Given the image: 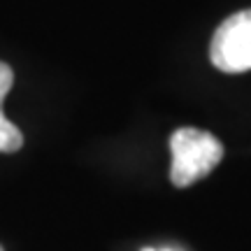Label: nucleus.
Wrapping results in <instances>:
<instances>
[{
  "mask_svg": "<svg viewBox=\"0 0 251 251\" xmlns=\"http://www.w3.org/2000/svg\"><path fill=\"white\" fill-rule=\"evenodd\" d=\"M170 181L177 188H186L205 179L224 158V144L200 128H177L170 137Z\"/></svg>",
  "mask_w": 251,
  "mask_h": 251,
  "instance_id": "nucleus-1",
  "label": "nucleus"
},
{
  "mask_svg": "<svg viewBox=\"0 0 251 251\" xmlns=\"http://www.w3.org/2000/svg\"><path fill=\"white\" fill-rule=\"evenodd\" d=\"M209 61L226 75L251 70V9L235 12L216 28L209 45Z\"/></svg>",
  "mask_w": 251,
  "mask_h": 251,
  "instance_id": "nucleus-2",
  "label": "nucleus"
},
{
  "mask_svg": "<svg viewBox=\"0 0 251 251\" xmlns=\"http://www.w3.org/2000/svg\"><path fill=\"white\" fill-rule=\"evenodd\" d=\"M21 147H24V135H21V130H19L17 126L5 117V112L0 107V151L14 153Z\"/></svg>",
  "mask_w": 251,
  "mask_h": 251,
  "instance_id": "nucleus-3",
  "label": "nucleus"
},
{
  "mask_svg": "<svg viewBox=\"0 0 251 251\" xmlns=\"http://www.w3.org/2000/svg\"><path fill=\"white\" fill-rule=\"evenodd\" d=\"M12 84H14V72H12V68H9L7 63L0 61V102L7 98Z\"/></svg>",
  "mask_w": 251,
  "mask_h": 251,
  "instance_id": "nucleus-4",
  "label": "nucleus"
},
{
  "mask_svg": "<svg viewBox=\"0 0 251 251\" xmlns=\"http://www.w3.org/2000/svg\"><path fill=\"white\" fill-rule=\"evenodd\" d=\"M147 251H151V249H147ZM163 251H172V249H163Z\"/></svg>",
  "mask_w": 251,
  "mask_h": 251,
  "instance_id": "nucleus-5",
  "label": "nucleus"
},
{
  "mask_svg": "<svg viewBox=\"0 0 251 251\" xmlns=\"http://www.w3.org/2000/svg\"><path fill=\"white\" fill-rule=\"evenodd\" d=\"M0 251H2V247H0Z\"/></svg>",
  "mask_w": 251,
  "mask_h": 251,
  "instance_id": "nucleus-6",
  "label": "nucleus"
}]
</instances>
